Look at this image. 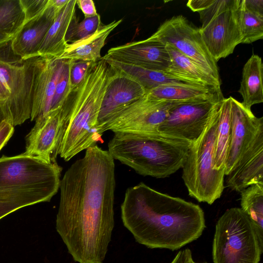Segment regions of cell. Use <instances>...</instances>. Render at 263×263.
<instances>
[{
	"label": "cell",
	"mask_w": 263,
	"mask_h": 263,
	"mask_svg": "<svg viewBox=\"0 0 263 263\" xmlns=\"http://www.w3.org/2000/svg\"><path fill=\"white\" fill-rule=\"evenodd\" d=\"M114 159L97 145L66 171L60 184L56 230L73 260L102 263L114 227Z\"/></svg>",
	"instance_id": "cell-1"
},
{
	"label": "cell",
	"mask_w": 263,
	"mask_h": 263,
	"mask_svg": "<svg viewBox=\"0 0 263 263\" xmlns=\"http://www.w3.org/2000/svg\"><path fill=\"white\" fill-rule=\"evenodd\" d=\"M121 209L125 227L137 242L151 249L178 250L198 239L205 228L199 205L143 182L127 189Z\"/></svg>",
	"instance_id": "cell-2"
},
{
	"label": "cell",
	"mask_w": 263,
	"mask_h": 263,
	"mask_svg": "<svg viewBox=\"0 0 263 263\" xmlns=\"http://www.w3.org/2000/svg\"><path fill=\"white\" fill-rule=\"evenodd\" d=\"M111 69L102 58L94 62L85 77L72 90L62 107L64 133L57 152L68 161L80 152L103 142L97 123Z\"/></svg>",
	"instance_id": "cell-3"
},
{
	"label": "cell",
	"mask_w": 263,
	"mask_h": 263,
	"mask_svg": "<svg viewBox=\"0 0 263 263\" xmlns=\"http://www.w3.org/2000/svg\"><path fill=\"white\" fill-rule=\"evenodd\" d=\"M62 168L25 153L0 158V219L28 205L49 201L58 192Z\"/></svg>",
	"instance_id": "cell-4"
},
{
	"label": "cell",
	"mask_w": 263,
	"mask_h": 263,
	"mask_svg": "<svg viewBox=\"0 0 263 263\" xmlns=\"http://www.w3.org/2000/svg\"><path fill=\"white\" fill-rule=\"evenodd\" d=\"M108 144L114 158L143 176H170L182 168L191 144L158 134L115 132Z\"/></svg>",
	"instance_id": "cell-5"
},
{
	"label": "cell",
	"mask_w": 263,
	"mask_h": 263,
	"mask_svg": "<svg viewBox=\"0 0 263 263\" xmlns=\"http://www.w3.org/2000/svg\"><path fill=\"white\" fill-rule=\"evenodd\" d=\"M11 42L0 45V83L6 98L0 107L14 126L31 117L35 83L45 58L22 59L13 52Z\"/></svg>",
	"instance_id": "cell-6"
},
{
	"label": "cell",
	"mask_w": 263,
	"mask_h": 263,
	"mask_svg": "<svg viewBox=\"0 0 263 263\" xmlns=\"http://www.w3.org/2000/svg\"><path fill=\"white\" fill-rule=\"evenodd\" d=\"M219 110L199 138L190 146L182 167V178L189 195L209 204L221 197L224 187L225 170L214 168Z\"/></svg>",
	"instance_id": "cell-7"
},
{
	"label": "cell",
	"mask_w": 263,
	"mask_h": 263,
	"mask_svg": "<svg viewBox=\"0 0 263 263\" xmlns=\"http://www.w3.org/2000/svg\"><path fill=\"white\" fill-rule=\"evenodd\" d=\"M263 241L239 208L227 210L218 220L213 242L214 263H259Z\"/></svg>",
	"instance_id": "cell-8"
},
{
	"label": "cell",
	"mask_w": 263,
	"mask_h": 263,
	"mask_svg": "<svg viewBox=\"0 0 263 263\" xmlns=\"http://www.w3.org/2000/svg\"><path fill=\"white\" fill-rule=\"evenodd\" d=\"M240 0H212L198 12L201 23L199 28L209 52L217 62L232 54L241 44L242 36L239 20Z\"/></svg>",
	"instance_id": "cell-9"
},
{
	"label": "cell",
	"mask_w": 263,
	"mask_h": 263,
	"mask_svg": "<svg viewBox=\"0 0 263 263\" xmlns=\"http://www.w3.org/2000/svg\"><path fill=\"white\" fill-rule=\"evenodd\" d=\"M223 99L220 91L207 98L177 102L159 126L158 133L191 145L202 134Z\"/></svg>",
	"instance_id": "cell-10"
},
{
	"label": "cell",
	"mask_w": 263,
	"mask_h": 263,
	"mask_svg": "<svg viewBox=\"0 0 263 263\" xmlns=\"http://www.w3.org/2000/svg\"><path fill=\"white\" fill-rule=\"evenodd\" d=\"M148 38L174 47L221 84L217 62L207 49L199 28L185 17L179 15L166 20Z\"/></svg>",
	"instance_id": "cell-11"
},
{
	"label": "cell",
	"mask_w": 263,
	"mask_h": 263,
	"mask_svg": "<svg viewBox=\"0 0 263 263\" xmlns=\"http://www.w3.org/2000/svg\"><path fill=\"white\" fill-rule=\"evenodd\" d=\"M177 102L157 100L146 93L115 115L102 127V133L115 132L158 134L169 110Z\"/></svg>",
	"instance_id": "cell-12"
},
{
	"label": "cell",
	"mask_w": 263,
	"mask_h": 263,
	"mask_svg": "<svg viewBox=\"0 0 263 263\" xmlns=\"http://www.w3.org/2000/svg\"><path fill=\"white\" fill-rule=\"evenodd\" d=\"M26 137V155L47 162L55 161L57 152L64 133V116L62 107L35 120Z\"/></svg>",
	"instance_id": "cell-13"
},
{
	"label": "cell",
	"mask_w": 263,
	"mask_h": 263,
	"mask_svg": "<svg viewBox=\"0 0 263 263\" xmlns=\"http://www.w3.org/2000/svg\"><path fill=\"white\" fill-rule=\"evenodd\" d=\"M145 69L166 72L171 59L166 45L147 38L109 49L102 57Z\"/></svg>",
	"instance_id": "cell-14"
},
{
	"label": "cell",
	"mask_w": 263,
	"mask_h": 263,
	"mask_svg": "<svg viewBox=\"0 0 263 263\" xmlns=\"http://www.w3.org/2000/svg\"><path fill=\"white\" fill-rule=\"evenodd\" d=\"M231 133L225 166V176L235 165L253 141L259 128L263 126V117L258 118L251 109L230 97Z\"/></svg>",
	"instance_id": "cell-15"
},
{
	"label": "cell",
	"mask_w": 263,
	"mask_h": 263,
	"mask_svg": "<svg viewBox=\"0 0 263 263\" xmlns=\"http://www.w3.org/2000/svg\"><path fill=\"white\" fill-rule=\"evenodd\" d=\"M145 94V90L136 81L111 69L98 118L100 134L102 135V127L115 115Z\"/></svg>",
	"instance_id": "cell-16"
},
{
	"label": "cell",
	"mask_w": 263,
	"mask_h": 263,
	"mask_svg": "<svg viewBox=\"0 0 263 263\" xmlns=\"http://www.w3.org/2000/svg\"><path fill=\"white\" fill-rule=\"evenodd\" d=\"M227 186L241 192L248 186L263 183V126L258 130L253 141L226 175Z\"/></svg>",
	"instance_id": "cell-17"
},
{
	"label": "cell",
	"mask_w": 263,
	"mask_h": 263,
	"mask_svg": "<svg viewBox=\"0 0 263 263\" xmlns=\"http://www.w3.org/2000/svg\"><path fill=\"white\" fill-rule=\"evenodd\" d=\"M61 10L55 7L52 0H49V5L43 13L23 23L11 40V46L13 52L24 59L39 56V48Z\"/></svg>",
	"instance_id": "cell-18"
},
{
	"label": "cell",
	"mask_w": 263,
	"mask_h": 263,
	"mask_svg": "<svg viewBox=\"0 0 263 263\" xmlns=\"http://www.w3.org/2000/svg\"><path fill=\"white\" fill-rule=\"evenodd\" d=\"M63 62V60L45 58L35 83L30 117L31 121L50 111Z\"/></svg>",
	"instance_id": "cell-19"
},
{
	"label": "cell",
	"mask_w": 263,
	"mask_h": 263,
	"mask_svg": "<svg viewBox=\"0 0 263 263\" xmlns=\"http://www.w3.org/2000/svg\"><path fill=\"white\" fill-rule=\"evenodd\" d=\"M122 21L115 20L107 25H101L97 30L81 40L67 44L58 60H72L97 62L102 59L101 51L110 33Z\"/></svg>",
	"instance_id": "cell-20"
},
{
	"label": "cell",
	"mask_w": 263,
	"mask_h": 263,
	"mask_svg": "<svg viewBox=\"0 0 263 263\" xmlns=\"http://www.w3.org/2000/svg\"><path fill=\"white\" fill-rule=\"evenodd\" d=\"M76 0H68L48 29L38 50L39 56L57 58L64 52L67 44L65 36L68 27L75 16Z\"/></svg>",
	"instance_id": "cell-21"
},
{
	"label": "cell",
	"mask_w": 263,
	"mask_h": 263,
	"mask_svg": "<svg viewBox=\"0 0 263 263\" xmlns=\"http://www.w3.org/2000/svg\"><path fill=\"white\" fill-rule=\"evenodd\" d=\"M171 59V65L166 71L179 80L193 84L220 87L221 84L205 72L197 64L174 47L165 44Z\"/></svg>",
	"instance_id": "cell-22"
},
{
	"label": "cell",
	"mask_w": 263,
	"mask_h": 263,
	"mask_svg": "<svg viewBox=\"0 0 263 263\" xmlns=\"http://www.w3.org/2000/svg\"><path fill=\"white\" fill-rule=\"evenodd\" d=\"M263 64L261 58L253 54L244 65L240 88L241 103L247 108L263 102Z\"/></svg>",
	"instance_id": "cell-23"
},
{
	"label": "cell",
	"mask_w": 263,
	"mask_h": 263,
	"mask_svg": "<svg viewBox=\"0 0 263 263\" xmlns=\"http://www.w3.org/2000/svg\"><path fill=\"white\" fill-rule=\"evenodd\" d=\"M102 58L106 62L112 70L125 74L138 82L145 90L146 93L162 85H195L179 80L164 71L151 70L112 60Z\"/></svg>",
	"instance_id": "cell-24"
},
{
	"label": "cell",
	"mask_w": 263,
	"mask_h": 263,
	"mask_svg": "<svg viewBox=\"0 0 263 263\" xmlns=\"http://www.w3.org/2000/svg\"><path fill=\"white\" fill-rule=\"evenodd\" d=\"M220 91V87L193 84L167 85L154 88L146 93L157 100L180 102L207 98Z\"/></svg>",
	"instance_id": "cell-25"
},
{
	"label": "cell",
	"mask_w": 263,
	"mask_h": 263,
	"mask_svg": "<svg viewBox=\"0 0 263 263\" xmlns=\"http://www.w3.org/2000/svg\"><path fill=\"white\" fill-rule=\"evenodd\" d=\"M231 103L230 97L224 98L218 115L216 131L214 168L225 170L231 133Z\"/></svg>",
	"instance_id": "cell-26"
},
{
	"label": "cell",
	"mask_w": 263,
	"mask_h": 263,
	"mask_svg": "<svg viewBox=\"0 0 263 263\" xmlns=\"http://www.w3.org/2000/svg\"><path fill=\"white\" fill-rule=\"evenodd\" d=\"M241 193V209L250 218L263 241V183L251 185Z\"/></svg>",
	"instance_id": "cell-27"
},
{
	"label": "cell",
	"mask_w": 263,
	"mask_h": 263,
	"mask_svg": "<svg viewBox=\"0 0 263 263\" xmlns=\"http://www.w3.org/2000/svg\"><path fill=\"white\" fill-rule=\"evenodd\" d=\"M25 14L20 0H0V31L14 36L23 24Z\"/></svg>",
	"instance_id": "cell-28"
},
{
	"label": "cell",
	"mask_w": 263,
	"mask_h": 263,
	"mask_svg": "<svg viewBox=\"0 0 263 263\" xmlns=\"http://www.w3.org/2000/svg\"><path fill=\"white\" fill-rule=\"evenodd\" d=\"M239 20L242 44H251L263 39V16L247 9L240 0Z\"/></svg>",
	"instance_id": "cell-29"
},
{
	"label": "cell",
	"mask_w": 263,
	"mask_h": 263,
	"mask_svg": "<svg viewBox=\"0 0 263 263\" xmlns=\"http://www.w3.org/2000/svg\"><path fill=\"white\" fill-rule=\"evenodd\" d=\"M99 14L85 18L79 22L74 16L67 29L65 41L68 44L73 43L95 33L101 25Z\"/></svg>",
	"instance_id": "cell-30"
},
{
	"label": "cell",
	"mask_w": 263,
	"mask_h": 263,
	"mask_svg": "<svg viewBox=\"0 0 263 263\" xmlns=\"http://www.w3.org/2000/svg\"><path fill=\"white\" fill-rule=\"evenodd\" d=\"M71 62V60H63L62 68L57 80L50 111L61 108L72 91L69 79Z\"/></svg>",
	"instance_id": "cell-31"
},
{
	"label": "cell",
	"mask_w": 263,
	"mask_h": 263,
	"mask_svg": "<svg viewBox=\"0 0 263 263\" xmlns=\"http://www.w3.org/2000/svg\"><path fill=\"white\" fill-rule=\"evenodd\" d=\"M93 63L94 62L71 60L69 70L71 90L76 89L80 85Z\"/></svg>",
	"instance_id": "cell-32"
},
{
	"label": "cell",
	"mask_w": 263,
	"mask_h": 263,
	"mask_svg": "<svg viewBox=\"0 0 263 263\" xmlns=\"http://www.w3.org/2000/svg\"><path fill=\"white\" fill-rule=\"evenodd\" d=\"M25 14L24 23L38 16L47 8L49 0H20Z\"/></svg>",
	"instance_id": "cell-33"
},
{
	"label": "cell",
	"mask_w": 263,
	"mask_h": 263,
	"mask_svg": "<svg viewBox=\"0 0 263 263\" xmlns=\"http://www.w3.org/2000/svg\"><path fill=\"white\" fill-rule=\"evenodd\" d=\"M14 126L6 120L0 125V151L7 144L12 137Z\"/></svg>",
	"instance_id": "cell-34"
},
{
	"label": "cell",
	"mask_w": 263,
	"mask_h": 263,
	"mask_svg": "<svg viewBox=\"0 0 263 263\" xmlns=\"http://www.w3.org/2000/svg\"><path fill=\"white\" fill-rule=\"evenodd\" d=\"M76 4L82 11L85 18L90 17L98 14L92 0H77Z\"/></svg>",
	"instance_id": "cell-35"
},
{
	"label": "cell",
	"mask_w": 263,
	"mask_h": 263,
	"mask_svg": "<svg viewBox=\"0 0 263 263\" xmlns=\"http://www.w3.org/2000/svg\"><path fill=\"white\" fill-rule=\"evenodd\" d=\"M171 263H195L190 249L186 248L180 251Z\"/></svg>",
	"instance_id": "cell-36"
},
{
	"label": "cell",
	"mask_w": 263,
	"mask_h": 263,
	"mask_svg": "<svg viewBox=\"0 0 263 263\" xmlns=\"http://www.w3.org/2000/svg\"><path fill=\"white\" fill-rule=\"evenodd\" d=\"M245 6L251 11L263 16L262 0H243Z\"/></svg>",
	"instance_id": "cell-37"
},
{
	"label": "cell",
	"mask_w": 263,
	"mask_h": 263,
	"mask_svg": "<svg viewBox=\"0 0 263 263\" xmlns=\"http://www.w3.org/2000/svg\"><path fill=\"white\" fill-rule=\"evenodd\" d=\"M212 0H190L186 4L187 6L193 11L199 12L207 7Z\"/></svg>",
	"instance_id": "cell-38"
},
{
	"label": "cell",
	"mask_w": 263,
	"mask_h": 263,
	"mask_svg": "<svg viewBox=\"0 0 263 263\" xmlns=\"http://www.w3.org/2000/svg\"><path fill=\"white\" fill-rule=\"evenodd\" d=\"M13 36L7 34L0 31V45L11 41Z\"/></svg>",
	"instance_id": "cell-39"
},
{
	"label": "cell",
	"mask_w": 263,
	"mask_h": 263,
	"mask_svg": "<svg viewBox=\"0 0 263 263\" xmlns=\"http://www.w3.org/2000/svg\"><path fill=\"white\" fill-rule=\"evenodd\" d=\"M5 98V94L0 83V105L4 102Z\"/></svg>",
	"instance_id": "cell-40"
},
{
	"label": "cell",
	"mask_w": 263,
	"mask_h": 263,
	"mask_svg": "<svg viewBox=\"0 0 263 263\" xmlns=\"http://www.w3.org/2000/svg\"><path fill=\"white\" fill-rule=\"evenodd\" d=\"M5 120V119L4 115L3 112L2 110V109L0 107V125L2 123V122Z\"/></svg>",
	"instance_id": "cell-41"
},
{
	"label": "cell",
	"mask_w": 263,
	"mask_h": 263,
	"mask_svg": "<svg viewBox=\"0 0 263 263\" xmlns=\"http://www.w3.org/2000/svg\"><path fill=\"white\" fill-rule=\"evenodd\" d=\"M195 263H196V262H195ZM203 263H206V262H203Z\"/></svg>",
	"instance_id": "cell-42"
}]
</instances>
